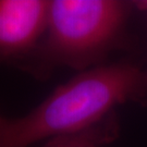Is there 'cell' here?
Returning <instances> with one entry per match:
<instances>
[{
    "label": "cell",
    "mask_w": 147,
    "mask_h": 147,
    "mask_svg": "<svg viewBox=\"0 0 147 147\" xmlns=\"http://www.w3.org/2000/svg\"><path fill=\"white\" fill-rule=\"evenodd\" d=\"M147 76L132 64L96 65L60 85L26 116L0 126V147H30L89 131L117 106L145 92Z\"/></svg>",
    "instance_id": "6da1fadb"
},
{
    "label": "cell",
    "mask_w": 147,
    "mask_h": 147,
    "mask_svg": "<svg viewBox=\"0 0 147 147\" xmlns=\"http://www.w3.org/2000/svg\"><path fill=\"white\" fill-rule=\"evenodd\" d=\"M126 16V5L116 0L49 1L45 55L82 71L94 68L116 42Z\"/></svg>",
    "instance_id": "7a4b0ae2"
},
{
    "label": "cell",
    "mask_w": 147,
    "mask_h": 147,
    "mask_svg": "<svg viewBox=\"0 0 147 147\" xmlns=\"http://www.w3.org/2000/svg\"><path fill=\"white\" fill-rule=\"evenodd\" d=\"M49 1L0 0V61L28 53L47 27Z\"/></svg>",
    "instance_id": "3957f363"
},
{
    "label": "cell",
    "mask_w": 147,
    "mask_h": 147,
    "mask_svg": "<svg viewBox=\"0 0 147 147\" xmlns=\"http://www.w3.org/2000/svg\"><path fill=\"white\" fill-rule=\"evenodd\" d=\"M100 134L101 133L97 130V127H95L76 135L53 140V144L49 147H96L98 143L96 135Z\"/></svg>",
    "instance_id": "277c9868"
},
{
    "label": "cell",
    "mask_w": 147,
    "mask_h": 147,
    "mask_svg": "<svg viewBox=\"0 0 147 147\" xmlns=\"http://www.w3.org/2000/svg\"><path fill=\"white\" fill-rule=\"evenodd\" d=\"M137 5H138L142 10L146 11L147 12V0H144V1H138V2H137Z\"/></svg>",
    "instance_id": "5b68a950"
},
{
    "label": "cell",
    "mask_w": 147,
    "mask_h": 147,
    "mask_svg": "<svg viewBox=\"0 0 147 147\" xmlns=\"http://www.w3.org/2000/svg\"><path fill=\"white\" fill-rule=\"evenodd\" d=\"M5 119H3V118H2V117L0 116V126H1V124H2V123H3V122H5Z\"/></svg>",
    "instance_id": "8992f818"
}]
</instances>
